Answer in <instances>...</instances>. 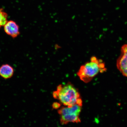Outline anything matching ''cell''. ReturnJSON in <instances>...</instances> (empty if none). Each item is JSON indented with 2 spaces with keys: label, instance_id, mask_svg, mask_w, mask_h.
I'll use <instances>...</instances> for the list:
<instances>
[{
  "label": "cell",
  "instance_id": "obj_1",
  "mask_svg": "<svg viewBox=\"0 0 127 127\" xmlns=\"http://www.w3.org/2000/svg\"><path fill=\"white\" fill-rule=\"evenodd\" d=\"M53 96L65 106L71 107L76 104L82 105V101L78 90L73 85L68 83L63 86L60 85Z\"/></svg>",
  "mask_w": 127,
  "mask_h": 127
},
{
  "label": "cell",
  "instance_id": "obj_2",
  "mask_svg": "<svg viewBox=\"0 0 127 127\" xmlns=\"http://www.w3.org/2000/svg\"><path fill=\"white\" fill-rule=\"evenodd\" d=\"M107 70L105 64L102 60L93 56L90 61L81 66L77 74L82 81L88 83L99 73L105 72Z\"/></svg>",
  "mask_w": 127,
  "mask_h": 127
},
{
  "label": "cell",
  "instance_id": "obj_3",
  "mask_svg": "<svg viewBox=\"0 0 127 127\" xmlns=\"http://www.w3.org/2000/svg\"><path fill=\"white\" fill-rule=\"evenodd\" d=\"M82 105L76 104L71 107H63L58 110L62 125H65L70 123H80L79 116Z\"/></svg>",
  "mask_w": 127,
  "mask_h": 127
},
{
  "label": "cell",
  "instance_id": "obj_4",
  "mask_svg": "<svg viewBox=\"0 0 127 127\" xmlns=\"http://www.w3.org/2000/svg\"><path fill=\"white\" fill-rule=\"evenodd\" d=\"M121 52L117 60V67L123 75L127 77V44L122 46Z\"/></svg>",
  "mask_w": 127,
  "mask_h": 127
},
{
  "label": "cell",
  "instance_id": "obj_5",
  "mask_svg": "<svg viewBox=\"0 0 127 127\" xmlns=\"http://www.w3.org/2000/svg\"><path fill=\"white\" fill-rule=\"evenodd\" d=\"M4 27V31L6 34L13 38L17 37L20 34L19 27L13 21H7Z\"/></svg>",
  "mask_w": 127,
  "mask_h": 127
},
{
  "label": "cell",
  "instance_id": "obj_6",
  "mask_svg": "<svg viewBox=\"0 0 127 127\" xmlns=\"http://www.w3.org/2000/svg\"><path fill=\"white\" fill-rule=\"evenodd\" d=\"M14 68L9 64L2 65L0 67V76L5 79H10L13 76Z\"/></svg>",
  "mask_w": 127,
  "mask_h": 127
},
{
  "label": "cell",
  "instance_id": "obj_7",
  "mask_svg": "<svg viewBox=\"0 0 127 127\" xmlns=\"http://www.w3.org/2000/svg\"><path fill=\"white\" fill-rule=\"evenodd\" d=\"M8 17L7 14L2 9L0 8V28L7 23Z\"/></svg>",
  "mask_w": 127,
  "mask_h": 127
},
{
  "label": "cell",
  "instance_id": "obj_8",
  "mask_svg": "<svg viewBox=\"0 0 127 127\" xmlns=\"http://www.w3.org/2000/svg\"><path fill=\"white\" fill-rule=\"evenodd\" d=\"M60 106L59 104L58 103H55L53 104V107L55 109L58 108L59 107V106Z\"/></svg>",
  "mask_w": 127,
  "mask_h": 127
}]
</instances>
